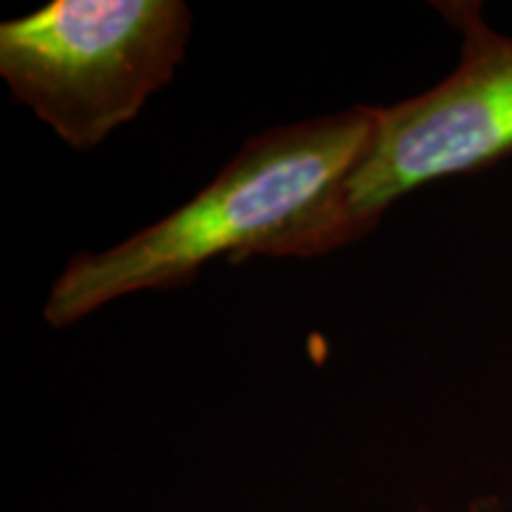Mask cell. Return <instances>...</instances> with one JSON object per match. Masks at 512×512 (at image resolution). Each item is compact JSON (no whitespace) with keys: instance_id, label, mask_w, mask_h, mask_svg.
<instances>
[{"instance_id":"6da1fadb","label":"cell","mask_w":512,"mask_h":512,"mask_svg":"<svg viewBox=\"0 0 512 512\" xmlns=\"http://www.w3.org/2000/svg\"><path fill=\"white\" fill-rule=\"evenodd\" d=\"M375 126L377 107L356 105L252 138L174 214L107 252L74 256L50 290L46 320L64 328L126 294L185 285L219 256H309L320 216Z\"/></svg>"},{"instance_id":"7a4b0ae2","label":"cell","mask_w":512,"mask_h":512,"mask_svg":"<svg viewBox=\"0 0 512 512\" xmlns=\"http://www.w3.org/2000/svg\"><path fill=\"white\" fill-rule=\"evenodd\" d=\"M181 0H55L0 27V74L64 143L91 150L183 62Z\"/></svg>"},{"instance_id":"3957f363","label":"cell","mask_w":512,"mask_h":512,"mask_svg":"<svg viewBox=\"0 0 512 512\" xmlns=\"http://www.w3.org/2000/svg\"><path fill=\"white\" fill-rule=\"evenodd\" d=\"M432 5L458 31V67L430 91L377 107L373 143L325 207L309 256L368 235L422 185L512 155V36L491 29L477 0Z\"/></svg>"},{"instance_id":"277c9868","label":"cell","mask_w":512,"mask_h":512,"mask_svg":"<svg viewBox=\"0 0 512 512\" xmlns=\"http://www.w3.org/2000/svg\"><path fill=\"white\" fill-rule=\"evenodd\" d=\"M415 512H432V510L418 508ZM465 512H501V501H498L496 496L475 498V501H470V505H467Z\"/></svg>"}]
</instances>
